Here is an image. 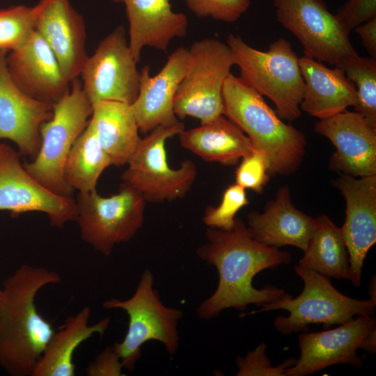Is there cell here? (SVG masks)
Instances as JSON below:
<instances>
[{"label":"cell","mask_w":376,"mask_h":376,"mask_svg":"<svg viewBox=\"0 0 376 376\" xmlns=\"http://www.w3.org/2000/svg\"><path fill=\"white\" fill-rule=\"evenodd\" d=\"M190 63L173 100L176 116L196 118L201 124L223 115L224 81L235 65L227 45L215 38H204L188 49Z\"/></svg>","instance_id":"cell-9"},{"label":"cell","mask_w":376,"mask_h":376,"mask_svg":"<svg viewBox=\"0 0 376 376\" xmlns=\"http://www.w3.org/2000/svg\"><path fill=\"white\" fill-rule=\"evenodd\" d=\"M267 346L260 344L244 357H238L236 364L237 376H285V370L294 366L297 359L290 358L276 366H272L266 354Z\"/></svg>","instance_id":"cell-34"},{"label":"cell","mask_w":376,"mask_h":376,"mask_svg":"<svg viewBox=\"0 0 376 376\" xmlns=\"http://www.w3.org/2000/svg\"><path fill=\"white\" fill-rule=\"evenodd\" d=\"M277 21L300 42L304 56L335 67L358 55L350 31L323 0H273Z\"/></svg>","instance_id":"cell-11"},{"label":"cell","mask_w":376,"mask_h":376,"mask_svg":"<svg viewBox=\"0 0 376 376\" xmlns=\"http://www.w3.org/2000/svg\"><path fill=\"white\" fill-rule=\"evenodd\" d=\"M249 203L245 189L235 183L226 188L217 207L208 206L202 218L210 228L229 230L235 223L237 212Z\"/></svg>","instance_id":"cell-31"},{"label":"cell","mask_w":376,"mask_h":376,"mask_svg":"<svg viewBox=\"0 0 376 376\" xmlns=\"http://www.w3.org/2000/svg\"><path fill=\"white\" fill-rule=\"evenodd\" d=\"M182 147L209 162L236 164L254 150L249 138L233 122L221 115L199 127L179 134Z\"/></svg>","instance_id":"cell-24"},{"label":"cell","mask_w":376,"mask_h":376,"mask_svg":"<svg viewBox=\"0 0 376 376\" xmlns=\"http://www.w3.org/2000/svg\"><path fill=\"white\" fill-rule=\"evenodd\" d=\"M198 17L232 23L238 20L250 6V0H184Z\"/></svg>","instance_id":"cell-32"},{"label":"cell","mask_w":376,"mask_h":376,"mask_svg":"<svg viewBox=\"0 0 376 376\" xmlns=\"http://www.w3.org/2000/svg\"><path fill=\"white\" fill-rule=\"evenodd\" d=\"M336 15L350 32L376 17V0H347Z\"/></svg>","instance_id":"cell-35"},{"label":"cell","mask_w":376,"mask_h":376,"mask_svg":"<svg viewBox=\"0 0 376 376\" xmlns=\"http://www.w3.org/2000/svg\"><path fill=\"white\" fill-rule=\"evenodd\" d=\"M299 266L328 278L349 279L350 258L341 228L321 214Z\"/></svg>","instance_id":"cell-27"},{"label":"cell","mask_w":376,"mask_h":376,"mask_svg":"<svg viewBox=\"0 0 376 376\" xmlns=\"http://www.w3.org/2000/svg\"><path fill=\"white\" fill-rule=\"evenodd\" d=\"M125 4L129 22V46L137 62L150 47L166 52L170 42L187 33L188 19L174 12L171 0H112Z\"/></svg>","instance_id":"cell-22"},{"label":"cell","mask_w":376,"mask_h":376,"mask_svg":"<svg viewBox=\"0 0 376 376\" xmlns=\"http://www.w3.org/2000/svg\"><path fill=\"white\" fill-rule=\"evenodd\" d=\"M299 64L305 84L301 110L320 120L357 104V88L341 68H327L306 56L299 58Z\"/></svg>","instance_id":"cell-23"},{"label":"cell","mask_w":376,"mask_h":376,"mask_svg":"<svg viewBox=\"0 0 376 376\" xmlns=\"http://www.w3.org/2000/svg\"><path fill=\"white\" fill-rule=\"evenodd\" d=\"M71 84L70 91L54 104L52 118L40 127L38 152L31 162L23 164L40 185L66 197H72L74 189L65 181V163L92 113V104L83 91L81 81L78 77Z\"/></svg>","instance_id":"cell-6"},{"label":"cell","mask_w":376,"mask_h":376,"mask_svg":"<svg viewBox=\"0 0 376 376\" xmlns=\"http://www.w3.org/2000/svg\"><path fill=\"white\" fill-rule=\"evenodd\" d=\"M35 8L36 31L50 47L64 77L71 83L80 76L88 56L84 19L69 0H40Z\"/></svg>","instance_id":"cell-18"},{"label":"cell","mask_w":376,"mask_h":376,"mask_svg":"<svg viewBox=\"0 0 376 376\" xmlns=\"http://www.w3.org/2000/svg\"><path fill=\"white\" fill-rule=\"evenodd\" d=\"M123 365L113 346L107 347L86 368L88 376H120Z\"/></svg>","instance_id":"cell-36"},{"label":"cell","mask_w":376,"mask_h":376,"mask_svg":"<svg viewBox=\"0 0 376 376\" xmlns=\"http://www.w3.org/2000/svg\"><path fill=\"white\" fill-rule=\"evenodd\" d=\"M338 68L354 84L358 101L354 107L368 124L376 129V59L359 54L345 61Z\"/></svg>","instance_id":"cell-29"},{"label":"cell","mask_w":376,"mask_h":376,"mask_svg":"<svg viewBox=\"0 0 376 376\" xmlns=\"http://www.w3.org/2000/svg\"><path fill=\"white\" fill-rule=\"evenodd\" d=\"M375 277L374 276L373 279H372V281H371V283H370V285H369V290H368V293H369V295H370V298L374 299V300H376V288H375Z\"/></svg>","instance_id":"cell-39"},{"label":"cell","mask_w":376,"mask_h":376,"mask_svg":"<svg viewBox=\"0 0 376 376\" xmlns=\"http://www.w3.org/2000/svg\"><path fill=\"white\" fill-rule=\"evenodd\" d=\"M137 63L124 27L117 26L88 56L80 74L83 91L91 103L116 101L131 105L139 91Z\"/></svg>","instance_id":"cell-12"},{"label":"cell","mask_w":376,"mask_h":376,"mask_svg":"<svg viewBox=\"0 0 376 376\" xmlns=\"http://www.w3.org/2000/svg\"><path fill=\"white\" fill-rule=\"evenodd\" d=\"M248 229L252 237L267 246H296L304 251L317 225L316 218L296 208L288 186H282L274 199L269 200L263 213L247 215Z\"/></svg>","instance_id":"cell-21"},{"label":"cell","mask_w":376,"mask_h":376,"mask_svg":"<svg viewBox=\"0 0 376 376\" xmlns=\"http://www.w3.org/2000/svg\"><path fill=\"white\" fill-rule=\"evenodd\" d=\"M207 242L196 251L200 258L215 267L219 274L214 292L196 309L200 319L217 316L225 308L244 311L247 305L261 306L281 297L285 291L267 285L258 290L252 280L260 272L288 265L292 260L287 251L256 241L243 221L235 218L232 229L222 230L208 227Z\"/></svg>","instance_id":"cell-1"},{"label":"cell","mask_w":376,"mask_h":376,"mask_svg":"<svg viewBox=\"0 0 376 376\" xmlns=\"http://www.w3.org/2000/svg\"><path fill=\"white\" fill-rule=\"evenodd\" d=\"M8 52L0 50V139H9L19 154L32 159L40 147L41 125L53 113L54 104L36 100L13 81L7 67Z\"/></svg>","instance_id":"cell-17"},{"label":"cell","mask_w":376,"mask_h":376,"mask_svg":"<svg viewBox=\"0 0 376 376\" xmlns=\"http://www.w3.org/2000/svg\"><path fill=\"white\" fill-rule=\"evenodd\" d=\"M60 275L43 267L19 266L3 282L0 297V366L12 376H32L55 330L35 300Z\"/></svg>","instance_id":"cell-2"},{"label":"cell","mask_w":376,"mask_h":376,"mask_svg":"<svg viewBox=\"0 0 376 376\" xmlns=\"http://www.w3.org/2000/svg\"><path fill=\"white\" fill-rule=\"evenodd\" d=\"M304 286L295 298L286 292L276 300L263 304L262 308L242 316L277 309L286 310L288 317L277 316L273 322L276 331L283 335L309 330L312 324H322L324 329L345 323L354 316L373 315L376 300L353 299L338 291L331 279L316 272L295 266Z\"/></svg>","instance_id":"cell-5"},{"label":"cell","mask_w":376,"mask_h":376,"mask_svg":"<svg viewBox=\"0 0 376 376\" xmlns=\"http://www.w3.org/2000/svg\"><path fill=\"white\" fill-rule=\"evenodd\" d=\"M154 277L146 269L142 273L134 295L129 299H111L102 306L123 310L129 317L127 331L120 343L113 347L123 367L132 370L141 357V347L148 341L162 343L167 352L173 355L179 347L178 321L182 311L164 306L153 288Z\"/></svg>","instance_id":"cell-7"},{"label":"cell","mask_w":376,"mask_h":376,"mask_svg":"<svg viewBox=\"0 0 376 376\" xmlns=\"http://www.w3.org/2000/svg\"><path fill=\"white\" fill-rule=\"evenodd\" d=\"M375 328L373 315H359L335 329L300 334L299 358L285 370V376H306L340 363L359 368L363 359L357 350Z\"/></svg>","instance_id":"cell-14"},{"label":"cell","mask_w":376,"mask_h":376,"mask_svg":"<svg viewBox=\"0 0 376 376\" xmlns=\"http://www.w3.org/2000/svg\"><path fill=\"white\" fill-rule=\"evenodd\" d=\"M222 98L223 115L246 134L254 150L266 156L270 175H288L299 168L306 153L305 134L283 122L261 94L230 73Z\"/></svg>","instance_id":"cell-3"},{"label":"cell","mask_w":376,"mask_h":376,"mask_svg":"<svg viewBox=\"0 0 376 376\" xmlns=\"http://www.w3.org/2000/svg\"><path fill=\"white\" fill-rule=\"evenodd\" d=\"M354 30L370 57L376 59V17L357 26Z\"/></svg>","instance_id":"cell-37"},{"label":"cell","mask_w":376,"mask_h":376,"mask_svg":"<svg viewBox=\"0 0 376 376\" xmlns=\"http://www.w3.org/2000/svg\"><path fill=\"white\" fill-rule=\"evenodd\" d=\"M1 290H2V287H1V285H0V297H1Z\"/></svg>","instance_id":"cell-40"},{"label":"cell","mask_w":376,"mask_h":376,"mask_svg":"<svg viewBox=\"0 0 376 376\" xmlns=\"http://www.w3.org/2000/svg\"><path fill=\"white\" fill-rule=\"evenodd\" d=\"M81 239L95 251L110 256L116 244L130 240L142 227L146 201L132 188L120 184L109 197L95 189L79 192L75 199Z\"/></svg>","instance_id":"cell-10"},{"label":"cell","mask_w":376,"mask_h":376,"mask_svg":"<svg viewBox=\"0 0 376 376\" xmlns=\"http://www.w3.org/2000/svg\"><path fill=\"white\" fill-rule=\"evenodd\" d=\"M6 61L14 83L31 97L54 104L70 91L54 54L36 31Z\"/></svg>","instance_id":"cell-20"},{"label":"cell","mask_w":376,"mask_h":376,"mask_svg":"<svg viewBox=\"0 0 376 376\" xmlns=\"http://www.w3.org/2000/svg\"><path fill=\"white\" fill-rule=\"evenodd\" d=\"M334 185L346 203L340 228L349 253L348 280L359 288L364 260L376 242V175L357 178L340 174Z\"/></svg>","instance_id":"cell-15"},{"label":"cell","mask_w":376,"mask_h":376,"mask_svg":"<svg viewBox=\"0 0 376 376\" xmlns=\"http://www.w3.org/2000/svg\"><path fill=\"white\" fill-rule=\"evenodd\" d=\"M90 308L84 306L66 319L51 337L32 376L75 375L73 357L77 348L95 334L102 336L110 324L111 318L106 317L90 325Z\"/></svg>","instance_id":"cell-25"},{"label":"cell","mask_w":376,"mask_h":376,"mask_svg":"<svg viewBox=\"0 0 376 376\" xmlns=\"http://www.w3.org/2000/svg\"><path fill=\"white\" fill-rule=\"evenodd\" d=\"M314 130L336 148L329 158L330 169L357 178L376 175V129L361 114L345 110L320 119Z\"/></svg>","instance_id":"cell-16"},{"label":"cell","mask_w":376,"mask_h":376,"mask_svg":"<svg viewBox=\"0 0 376 376\" xmlns=\"http://www.w3.org/2000/svg\"><path fill=\"white\" fill-rule=\"evenodd\" d=\"M88 123L111 164H127L141 139L131 105L116 101L94 102Z\"/></svg>","instance_id":"cell-26"},{"label":"cell","mask_w":376,"mask_h":376,"mask_svg":"<svg viewBox=\"0 0 376 376\" xmlns=\"http://www.w3.org/2000/svg\"><path fill=\"white\" fill-rule=\"evenodd\" d=\"M360 350L368 352L372 355L376 352V328L373 329L362 343Z\"/></svg>","instance_id":"cell-38"},{"label":"cell","mask_w":376,"mask_h":376,"mask_svg":"<svg viewBox=\"0 0 376 376\" xmlns=\"http://www.w3.org/2000/svg\"><path fill=\"white\" fill-rule=\"evenodd\" d=\"M189 63V49L181 46L154 77L150 76V66L142 68L139 94L131 104L139 131L146 134L157 126H172L180 121L173 111V100Z\"/></svg>","instance_id":"cell-19"},{"label":"cell","mask_w":376,"mask_h":376,"mask_svg":"<svg viewBox=\"0 0 376 376\" xmlns=\"http://www.w3.org/2000/svg\"><path fill=\"white\" fill-rule=\"evenodd\" d=\"M19 155L10 146L0 143V210L9 211L13 217L42 212L57 228L75 221V199L55 194L40 185L25 169Z\"/></svg>","instance_id":"cell-13"},{"label":"cell","mask_w":376,"mask_h":376,"mask_svg":"<svg viewBox=\"0 0 376 376\" xmlns=\"http://www.w3.org/2000/svg\"><path fill=\"white\" fill-rule=\"evenodd\" d=\"M226 43L240 68L241 81L269 97L281 119H297L301 115L305 84L291 43L280 38L269 45L267 51L263 52L234 34L228 35Z\"/></svg>","instance_id":"cell-4"},{"label":"cell","mask_w":376,"mask_h":376,"mask_svg":"<svg viewBox=\"0 0 376 376\" xmlns=\"http://www.w3.org/2000/svg\"><path fill=\"white\" fill-rule=\"evenodd\" d=\"M185 130L179 121L172 126L159 125L141 139L121 175L122 184L140 194L146 201L171 202L183 198L196 178L195 164L190 159L178 169L169 166L166 152V141Z\"/></svg>","instance_id":"cell-8"},{"label":"cell","mask_w":376,"mask_h":376,"mask_svg":"<svg viewBox=\"0 0 376 376\" xmlns=\"http://www.w3.org/2000/svg\"><path fill=\"white\" fill-rule=\"evenodd\" d=\"M36 26L35 6L0 9V50L11 52L22 46L36 31Z\"/></svg>","instance_id":"cell-30"},{"label":"cell","mask_w":376,"mask_h":376,"mask_svg":"<svg viewBox=\"0 0 376 376\" xmlns=\"http://www.w3.org/2000/svg\"><path fill=\"white\" fill-rule=\"evenodd\" d=\"M269 175L266 156L254 150L241 159L235 171V183L244 189L262 194Z\"/></svg>","instance_id":"cell-33"},{"label":"cell","mask_w":376,"mask_h":376,"mask_svg":"<svg viewBox=\"0 0 376 376\" xmlns=\"http://www.w3.org/2000/svg\"><path fill=\"white\" fill-rule=\"evenodd\" d=\"M111 162L88 124L75 141L64 166L67 183L79 192L96 189L98 179Z\"/></svg>","instance_id":"cell-28"}]
</instances>
